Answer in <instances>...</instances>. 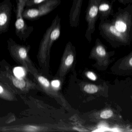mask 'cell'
I'll list each match as a JSON object with an SVG mask.
<instances>
[{
  "label": "cell",
  "instance_id": "obj_16",
  "mask_svg": "<svg viewBox=\"0 0 132 132\" xmlns=\"http://www.w3.org/2000/svg\"><path fill=\"white\" fill-rule=\"evenodd\" d=\"M124 62V67L128 68H132V54L126 57Z\"/></svg>",
  "mask_w": 132,
  "mask_h": 132
},
{
  "label": "cell",
  "instance_id": "obj_17",
  "mask_svg": "<svg viewBox=\"0 0 132 132\" xmlns=\"http://www.w3.org/2000/svg\"><path fill=\"white\" fill-rule=\"evenodd\" d=\"M38 79L39 82L45 87H48L49 86L50 84H49V81H48L47 79L45 78L42 76H40L38 78Z\"/></svg>",
  "mask_w": 132,
  "mask_h": 132
},
{
  "label": "cell",
  "instance_id": "obj_11",
  "mask_svg": "<svg viewBox=\"0 0 132 132\" xmlns=\"http://www.w3.org/2000/svg\"><path fill=\"white\" fill-rule=\"evenodd\" d=\"M84 89L86 92L89 94H94L98 92L99 88L96 85L88 84L85 86Z\"/></svg>",
  "mask_w": 132,
  "mask_h": 132
},
{
  "label": "cell",
  "instance_id": "obj_9",
  "mask_svg": "<svg viewBox=\"0 0 132 132\" xmlns=\"http://www.w3.org/2000/svg\"><path fill=\"white\" fill-rule=\"evenodd\" d=\"M112 9L111 5L106 2L100 3L99 5V13L102 16H106L110 13Z\"/></svg>",
  "mask_w": 132,
  "mask_h": 132
},
{
  "label": "cell",
  "instance_id": "obj_10",
  "mask_svg": "<svg viewBox=\"0 0 132 132\" xmlns=\"http://www.w3.org/2000/svg\"><path fill=\"white\" fill-rule=\"evenodd\" d=\"M114 113L111 109H106L101 111L99 113V117L102 119H107L113 116Z\"/></svg>",
  "mask_w": 132,
  "mask_h": 132
},
{
  "label": "cell",
  "instance_id": "obj_1",
  "mask_svg": "<svg viewBox=\"0 0 132 132\" xmlns=\"http://www.w3.org/2000/svg\"><path fill=\"white\" fill-rule=\"evenodd\" d=\"M28 0H16V7L15 10L16 19L15 26L16 35L21 40H26L34 30V27L28 26L23 18V13Z\"/></svg>",
  "mask_w": 132,
  "mask_h": 132
},
{
  "label": "cell",
  "instance_id": "obj_8",
  "mask_svg": "<svg viewBox=\"0 0 132 132\" xmlns=\"http://www.w3.org/2000/svg\"><path fill=\"white\" fill-rule=\"evenodd\" d=\"M72 6L69 14V24L72 27H77L79 25L81 8L82 0H72Z\"/></svg>",
  "mask_w": 132,
  "mask_h": 132
},
{
  "label": "cell",
  "instance_id": "obj_6",
  "mask_svg": "<svg viewBox=\"0 0 132 132\" xmlns=\"http://www.w3.org/2000/svg\"><path fill=\"white\" fill-rule=\"evenodd\" d=\"M101 27L104 34L111 39L123 43L129 41V37L119 31L112 23H104Z\"/></svg>",
  "mask_w": 132,
  "mask_h": 132
},
{
  "label": "cell",
  "instance_id": "obj_2",
  "mask_svg": "<svg viewBox=\"0 0 132 132\" xmlns=\"http://www.w3.org/2000/svg\"><path fill=\"white\" fill-rule=\"evenodd\" d=\"M61 3V0H49L35 7L24 9L23 18L30 21L38 20L54 10Z\"/></svg>",
  "mask_w": 132,
  "mask_h": 132
},
{
  "label": "cell",
  "instance_id": "obj_21",
  "mask_svg": "<svg viewBox=\"0 0 132 132\" xmlns=\"http://www.w3.org/2000/svg\"><path fill=\"white\" fill-rule=\"evenodd\" d=\"M37 129V127L35 126H29L27 127L26 129L28 131H35Z\"/></svg>",
  "mask_w": 132,
  "mask_h": 132
},
{
  "label": "cell",
  "instance_id": "obj_18",
  "mask_svg": "<svg viewBox=\"0 0 132 132\" xmlns=\"http://www.w3.org/2000/svg\"><path fill=\"white\" fill-rule=\"evenodd\" d=\"M74 61V56L72 54L69 55L65 61V64L68 66L72 64Z\"/></svg>",
  "mask_w": 132,
  "mask_h": 132
},
{
  "label": "cell",
  "instance_id": "obj_4",
  "mask_svg": "<svg viewBox=\"0 0 132 132\" xmlns=\"http://www.w3.org/2000/svg\"><path fill=\"white\" fill-rule=\"evenodd\" d=\"M12 9L11 0H4L0 3V35L6 33L9 30Z\"/></svg>",
  "mask_w": 132,
  "mask_h": 132
},
{
  "label": "cell",
  "instance_id": "obj_20",
  "mask_svg": "<svg viewBox=\"0 0 132 132\" xmlns=\"http://www.w3.org/2000/svg\"><path fill=\"white\" fill-rule=\"evenodd\" d=\"M60 82L58 80H54L52 82V85L55 88H58L60 86Z\"/></svg>",
  "mask_w": 132,
  "mask_h": 132
},
{
  "label": "cell",
  "instance_id": "obj_3",
  "mask_svg": "<svg viewBox=\"0 0 132 132\" xmlns=\"http://www.w3.org/2000/svg\"><path fill=\"white\" fill-rule=\"evenodd\" d=\"M100 3L101 0H89L86 10V20L88 27L85 37L89 41L91 40L92 34L95 30L96 22L99 13V5Z\"/></svg>",
  "mask_w": 132,
  "mask_h": 132
},
{
  "label": "cell",
  "instance_id": "obj_12",
  "mask_svg": "<svg viewBox=\"0 0 132 132\" xmlns=\"http://www.w3.org/2000/svg\"><path fill=\"white\" fill-rule=\"evenodd\" d=\"M49 0H28L26 3V7H34L37 6Z\"/></svg>",
  "mask_w": 132,
  "mask_h": 132
},
{
  "label": "cell",
  "instance_id": "obj_14",
  "mask_svg": "<svg viewBox=\"0 0 132 132\" xmlns=\"http://www.w3.org/2000/svg\"><path fill=\"white\" fill-rule=\"evenodd\" d=\"M13 72L14 75L18 78H21L25 75L24 70L21 67H17L14 68Z\"/></svg>",
  "mask_w": 132,
  "mask_h": 132
},
{
  "label": "cell",
  "instance_id": "obj_7",
  "mask_svg": "<svg viewBox=\"0 0 132 132\" xmlns=\"http://www.w3.org/2000/svg\"><path fill=\"white\" fill-rule=\"evenodd\" d=\"M92 55L100 65H106L108 64L109 54L98 39H97L95 45L93 48Z\"/></svg>",
  "mask_w": 132,
  "mask_h": 132
},
{
  "label": "cell",
  "instance_id": "obj_15",
  "mask_svg": "<svg viewBox=\"0 0 132 132\" xmlns=\"http://www.w3.org/2000/svg\"><path fill=\"white\" fill-rule=\"evenodd\" d=\"M18 53L19 56L21 58L25 59L27 55V48L25 47H19L18 45Z\"/></svg>",
  "mask_w": 132,
  "mask_h": 132
},
{
  "label": "cell",
  "instance_id": "obj_13",
  "mask_svg": "<svg viewBox=\"0 0 132 132\" xmlns=\"http://www.w3.org/2000/svg\"><path fill=\"white\" fill-rule=\"evenodd\" d=\"M13 83L15 86L20 89L25 87L26 83L25 81L21 78H16L13 79Z\"/></svg>",
  "mask_w": 132,
  "mask_h": 132
},
{
  "label": "cell",
  "instance_id": "obj_22",
  "mask_svg": "<svg viewBox=\"0 0 132 132\" xmlns=\"http://www.w3.org/2000/svg\"><path fill=\"white\" fill-rule=\"evenodd\" d=\"M3 89L2 86H0V93H1H1H2V92H3Z\"/></svg>",
  "mask_w": 132,
  "mask_h": 132
},
{
  "label": "cell",
  "instance_id": "obj_5",
  "mask_svg": "<svg viewBox=\"0 0 132 132\" xmlns=\"http://www.w3.org/2000/svg\"><path fill=\"white\" fill-rule=\"evenodd\" d=\"M121 33L129 37L131 24V16L127 12L121 13L112 23Z\"/></svg>",
  "mask_w": 132,
  "mask_h": 132
},
{
  "label": "cell",
  "instance_id": "obj_19",
  "mask_svg": "<svg viewBox=\"0 0 132 132\" xmlns=\"http://www.w3.org/2000/svg\"><path fill=\"white\" fill-rule=\"evenodd\" d=\"M86 76L88 78L92 81H96L97 79V77H96V75H95V73H93L92 72H88L86 73Z\"/></svg>",
  "mask_w": 132,
  "mask_h": 132
}]
</instances>
